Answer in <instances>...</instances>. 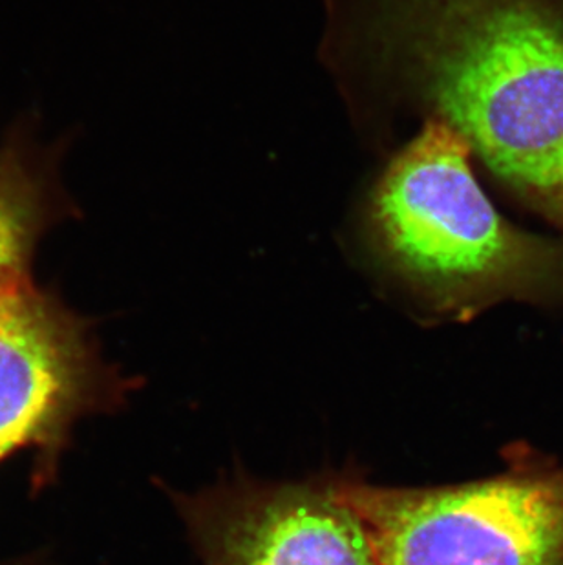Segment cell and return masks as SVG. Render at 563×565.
Wrapping results in <instances>:
<instances>
[{
    "instance_id": "4",
    "label": "cell",
    "mask_w": 563,
    "mask_h": 565,
    "mask_svg": "<svg viewBox=\"0 0 563 565\" xmlns=\"http://www.w3.org/2000/svg\"><path fill=\"white\" fill-rule=\"evenodd\" d=\"M203 565H381L337 478L233 481L181 498Z\"/></svg>"
},
{
    "instance_id": "2",
    "label": "cell",
    "mask_w": 563,
    "mask_h": 565,
    "mask_svg": "<svg viewBox=\"0 0 563 565\" xmlns=\"http://www.w3.org/2000/svg\"><path fill=\"white\" fill-rule=\"evenodd\" d=\"M470 156L454 128L431 119L392 158L367 209L384 271L428 310L459 319L496 300L562 291V256L506 222Z\"/></svg>"
},
{
    "instance_id": "6",
    "label": "cell",
    "mask_w": 563,
    "mask_h": 565,
    "mask_svg": "<svg viewBox=\"0 0 563 565\" xmlns=\"http://www.w3.org/2000/svg\"><path fill=\"white\" fill-rule=\"evenodd\" d=\"M43 224V196L32 172L17 156L0 149V282L28 271Z\"/></svg>"
},
{
    "instance_id": "3",
    "label": "cell",
    "mask_w": 563,
    "mask_h": 565,
    "mask_svg": "<svg viewBox=\"0 0 563 565\" xmlns=\"http://www.w3.org/2000/svg\"><path fill=\"white\" fill-rule=\"evenodd\" d=\"M337 483L381 565H563V459L514 448L498 475L456 486Z\"/></svg>"
},
{
    "instance_id": "5",
    "label": "cell",
    "mask_w": 563,
    "mask_h": 565,
    "mask_svg": "<svg viewBox=\"0 0 563 565\" xmlns=\"http://www.w3.org/2000/svg\"><path fill=\"white\" fill-rule=\"evenodd\" d=\"M91 358L77 320L15 273L0 282V461L81 405Z\"/></svg>"
},
{
    "instance_id": "1",
    "label": "cell",
    "mask_w": 563,
    "mask_h": 565,
    "mask_svg": "<svg viewBox=\"0 0 563 565\" xmlns=\"http://www.w3.org/2000/svg\"><path fill=\"white\" fill-rule=\"evenodd\" d=\"M379 57L563 227V15L543 0H386Z\"/></svg>"
}]
</instances>
